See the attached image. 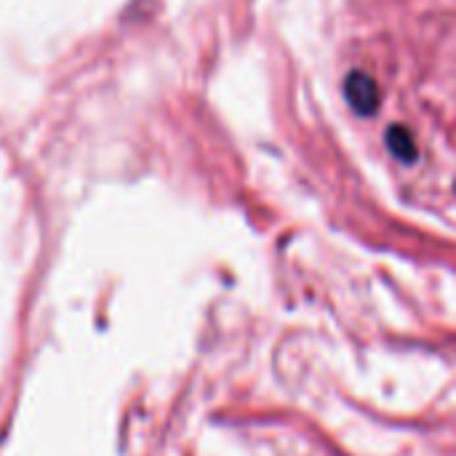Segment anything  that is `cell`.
I'll use <instances>...</instances> for the list:
<instances>
[{
	"mask_svg": "<svg viewBox=\"0 0 456 456\" xmlns=\"http://www.w3.org/2000/svg\"><path fill=\"white\" fill-rule=\"evenodd\" d=\"M385 144L393 152V158H398L401 163H414L417 160V142L403 126H390L387 134H385Z\"/></svg>",
	"mask_w": 456,
	"mask_h": 456,
	"instance_id": "7a4b0ae2",
	"label": "cell"
},
{
	"mask_svg": "<svg viewBox=\"0 0 456 456\" xmlns=\"http://www.w3.org/2000/svg\"><path fill=\"white\" fill-rule=\"evenodd\" d=\"M345 96L358 115H374L379 110V102H382L377 80L361 69H355L345 77Z\"/></svg>",
	"mask_w": 456,
	"mask_h": 456,
	"instance_id": "6da1fadb",
	"label": "cell"
}]
</instances>
